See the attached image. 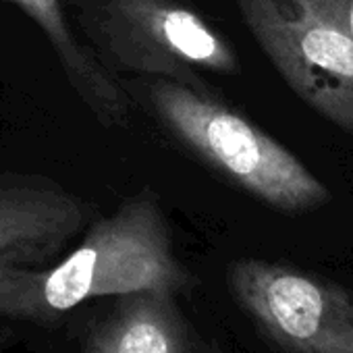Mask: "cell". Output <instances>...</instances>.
<instances>
[{"instance_id": "cell-9", "label": "cell", "mask_w": 353, "mask_h": 353, "mask_svg": "<svg viewBox=\"0 0 353 353\" xmlns=\"http://www.w3.org/2000/svg\"><path fill=\"white\" fill-rule=\"evenodd\" d=\"M295 3L353 40V0H295Z\"/></svg>"}, {"instance_id": "cell-6", "label": "cell", "mask_w": 353, "mask_h": 353, "mask_svg": "<svg viewBox=\"0 0 353 353\" xmlns=\"http://www.w3.org/2000/svg\"><path fill=\"white\" fill-rule=\"evenodd\" d=\"M90 206L40 176L0 181V266L54 262L90 225Z\"/></svg>"}, {"instance_id": "cell-2", "label": "cell", "mask_w": 353, "mask_h": 353, "mask_svg": "<svg viewBox=\"0 0 353 353\" xmlns=\"http://www.w3.org/2000/svg\"><path fill=\"white\" fill-rule=\"evenodd\" d=\"M150 102L176 141L262 204L305 214L332 200L330 190L291 150L212 92L154 79Z\"/></svg>"}, {"instance_id": "cell-4", "label": "cell", "mask_w": 353, "mask_h": 353, "mask_svg": "<svg viewBox=\"0 0 353 353\" xmlns=\"http://www.w3.org/2000/svg\"><path fill=\"white\" fill-rule=\"evenodd\" d=\"M235 5L289 90L353 137V40L295 0H235Z\"/></svg>"}, {"instance_id": "cell-7", "label": "cell", "mask_w": 353, "mask_h": 353, "mask_svg": "<svg viewBox=\"0 0 353 353\" xmlns=\"http://www.w3.org/2000/svg\"><path fill=\"white\" fill-rule=\"evenodd\" d=\"M81 353H192V330L174 293L135 291L92 324Z\"/></svg>"}, {"instance_id": "cell-8", "label": "cell", "mask_w": 353, "mask_h": 353, "mask_svg": "<svg viewBox=\"0 0 353 353\" xmlns=\"http://www.w3.org/2000/svg\"><path fill=\"white\" fill-rule=\"evenodd\" d=\"M13 3L44 32L57 52L65 75L81 102L104 125H123L129 112V100L102 61L88 46L77 42L63 13L61 0H13Z\"/></svg>"}, {"instance_id": "cell-1", "label": "cell", "mask_w": 353, "mask_h": 353, "mask_svg": "<svg viewBox=\"0 0 353 353\" xmlns=\"http://www.w3.org/2000/svg\"><path fill=\"white\" fill-rule=\"evenodd\" d=\"M190 272L174 256L158 200L141 192L88 225L81 243L40 268L0 266V316L52 322L83 301L135 291L179 293Z\"/></svg>"}, {"instance_id": "cell-3", "label": "cell", "mask_w": 353, "mask_h": 353, "mask_svg": "<svg viewBox=\"0 0 353 353\" xmlns=\"http://www.w3.org/2000/svg\"><path fill=\"white\" fill-rule=\"evenodd\" d=\"M83 26L104 67L212 92L204 73L237 75L235 48L179 0H92Z\"/></svg>"}, {"instance_id": "cell-5", "label": "cell", "mask_w": 353, "mask_h": 353, "mask_svg": "<svg viewBox=\"0 0 353 353\" xmlns=\"http://www.w3.org/2000/svg\"><path fill=\"white\" fill-rule=\"evenodd\" d=\"M229 285L239 305L287 353H353V293L295 266L237 260Z\"/></svg>"}]
</instances>
